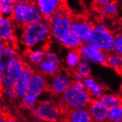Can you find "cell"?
Returning a JSON list of instances; mask_svg holds the SVG:
<instances>
[{"label":"cell","mask_w":122,"mask_h":122,"mask_svg":"<svg viewBox=\"0 0 122 122\" xmlns=\"http://www.w3.org/2000/svg\"><path fill=\"white\" fill-rule=\"evenodd\" d=\"M51 38L50 26L43 20L21 27L20 41L27 50L47 45Z\"/></svg>","instance_id":"6da1fadb"},{"label":"cell","mask_w":122,"mask_h":122,"mask_svg":"<svg viewBox=\"0 0 122 122\" xmlns=\"http://www.w3.org/2000/svg\"><path fill=\"white\" fill-rule=\"evenodd\" d=\"M16 26L23 27L43 20L35 2L18 0L15 2V6L11 17Z\"/></svg>","instance_id":"7a4b0ae2"},{"label":"cell","mask_w":122,"mask_h":122,"mask_svg":"<svg viewBox=\"0 0 122 122\" xmlns=\"http://www.w3.org/2000/svg\"><path fill=\"white\" fill-rule=\"evenodd\" d=\"M47 78L35 71L25 94L21 99V107L25 110H30L39 102L43 93L47 90Z\"/></svg>","instance_id":"3957f363"},{"label":"cell","mask_w":122,"mask_h":122,"mask_svg":"<svg viewBox=\"0 0 122 122\" xmlns=\"http://www.w3.org/2000/svg\"><path fill=\"white\" fill-rule=\"evenodd\" d=\"M73 17L66 9L65 6L56 12L50 20L51 36L56 41H61L70 32Z\"/></svg>","instance_id":"277c9868"},{"label":"cell","mask_w":122,"mask_h":122,"mask_svg":"<svg viewBox=\"0 0 122 122\" xmlns=\"http://www.w3.org/2000/svg\"><path fill=\"white\" fill-rule=\"evenodd\" d=\"M89 92L85 90H78L70 85L61 96L60 102L64 111L78 108H87L91 101Z\"/></svg>","instance_id":"5b68a950"},{"label":"cell","mask_w":122,"mask_h":122,"mask_svg":"<svg viewBox=\"0 0 122 122\" xmlns=\"http://www.w3.org/2000/svg\"><path fill=\"white\" fill-rule=\"evenodd\" d=\"M114 40L115 34L109 29L102 30L94 27L83 44L96 47L109 54L114 51Z\"/></svg>","instance_id":"8992f818"},{"label":"cell","mask_w":122,"mask_h":122,"mask_svg":"<svg viewBox=\"0 0 122 122\" xmlns=\"http://www.w3.org/2000/svg\"><path fill=\"white\" fill-rule=\"evenodd\" d=\"M30 111L35 118L43 122H57L63 113L54 101L43 99L36 104Z\"/></svg>","instance_id":"52a82bcc"},{"label":"cell","mask_w":122,"mask_h":122,"mask_svg":"<svg viewBox=\"0 0 122 122\" xmlns=\"http://www.w3.org/2000/svg\"><path fill=\"white\" fill-rule=\"evenodd\" d=\"M71 73L68 70H60L54 76L48 78L47 91L54 96H61L72 84Z\"/></svg>","instance_id":"ba28073f"},{"label":"cell","mask_w":122,"mask_h":122,"mask_svg":"<svg viewBox=\"0 0 122 122\" xmlns=\"http://www.w3.org/2000/svg\"><path fill=\"white\" fill-rule=\"evenodd\" d=\"M78 51L79 53L81 59L87 61L90 64L106 66L108 54L101 50L83 44L78 50Z\"/></svg>","instance_id":"9c48e42d"},{"label":"cell","mask_w":122,"mask_h":122,"mask_svg":"<svg viewBox=\"0 0 122 122\" xmlns=\"http://www.w3.org/2000/svg\"><path fill=\"white\" fill-rule=\"evenodd\" d=\"M26 65L27 64L22 58L19 56L16 58L8 67V68L4 70L2 86L13 87L21 74L22 73Z\"/></svg>","instance_id":"30bf717a"},{"label":"cell","mask_w":122,"mask_h":122,"mask_svg":"<svg viewBox=\"0 0 122 122\" xmlns=\"http://www.w3.org/2000/svg\"><path fill=\"white\" fill-rule=\"evenodd\" d=\"M0 40L7 45L16 46L18 38L16 34V25L11 19L0 16Z\"/></svg>","instance_id":"8fae6325"},{"label":"cell","mask_w":122,"mask_h":122,"mask_svg":"<svg viewBox=\"0 0 122 122\" xmlns=\"http://www.w3.org/2000/svg\"><path fill=\"white\" fill-rule=\"evenodd\" d=\"M35 3L43 17V21L48 25L53 14L65 6L61 0H37Z\"/></svg>","instance_id":"7c38bea8"},{"label":"cell","mask_w":122,"mask_h":122,"mask_svg":"<svg viewBox=\"0 0 122 122\" xmlns=\"http://www.w3.org/2000/svg\"><path fill=\"white\" fill-rule=\"evenodd\" d=\"M94 28L91 21L82 16L73 17L70 32L79 39L83 43Z\"/></svg>","instance_id":"4fadbf2b"},{"label":"cell","mask_w":122,"mask_h":122,"mask_svg":"<svg viewBox=\"0 0 122 122\" xmlns=\"http://www.w3.org/2000/svg\"><path fill=\"white\" fill-rule=\"evenodd\" d=\"M34 73L35 70L33 67H31L28 65L25 66L22 73L21 74L19 79L13 86V88L16 92V98L21 99L24 97Z\"/></svg>","instance_id":"5bb4252c"},{"label":"cell","mask_w":122,"mask_h":122,"mask_svg":"<svg viewBox=\"0 0 122 122\" xmlns=\"http://www.w3.org/2000/svg\"><path fill=\"white\" fill-rule=\"evenodd\" d=\"M87 110L90 113L92 121L105 122L107 118V110L99 99H92L87 106Z\"/></svg>","instance_id":"9a60e30c"},{"label":"cell","mask_w":122,"mask_h":122,"mask_svg":"<svg viewBox=\"0 0 122 122\" xmlns=\"http://www.w3.org/2000/svg\"><path fill=\"white\" fill-rule=\"evenodd\" d=\"M48 48L47 45L40 46L30 50H27L25 53V62L27 65L33 67H38L40 63L45 59V56Z\"/></svg>","instance_id":"2e32d148"},{"label":"cell","mask_w":122,"mask_h":122,"mask_svg":"<svg viewBox=\"0 0 122 122\" xmlns=\"http://www.w3.org/2000/svg\"><path fill=\"white\" fill-rule=\"evenodd\" d=\"M18 57L19 53L16 47L7 45L0 55V69L5 70Z\"/></svg>","instance_id":"e0dca14e"},{"label":"cell","mask_w":122,"mask_h":122,"mask_svg":"<svg viewBox=\"0 0 122 122\" xmlns=\"http://www.w3.org/2000/svg\"><path fill=\"white\" fill-rule=\"evenodd\" d=\"M66 122H92L87 108H78L66 112Z\"/></svg>","instance_id":"ac0fdd59"},{"label":"cell","mask_w":122,"mask_h":122,"mask_svg":"<svg viewBox=\"0 0 122 122\" xmlns=\"http://www.w3.org/2000/svg\"><path fill=\"white\" fill-rule=\"evenodd\" d=\"M37 67L38 73H41L47 78L54 76L61 70L60 67L56 65L55 64L49 61L47 59H45L43 61H41Z\"/></svg>","instance_id":"d6986e66"},{"label":"cell","mask_w":122,"mask_h":122,"mask_svg":"<svg viewBox=\"0 0 122 122\" xmlns=\"http://www.w3.org/2000/svg\"><path fill=\"white\" fill-rule=\"evenodd\" d=\"M99 100L107 110L121 105V97L116 93L104 92V94Z\"/></svg>","instance_id":"ffe728a7"},{"label":"cell","mask_w":122,"mask_h":122,"mask_svg":"<svg viewBox=\"0 0 122 122\" xmlns=\"http://www.w3.org/2000/svg\"><path fill=\"white\" fill-rule=\"evenodd\" d=\"M60 43L69 51H78L83 45V42L71 32H70Z\"/></svg>","instance_id":"44dd1931"},{"label":"cell","mask_w":122,"mask_h":122,"mask_svg":"<svg viewBox=\"0 0 122 122\" xmlns=\"http://www.w3.org/2000/svg\"><path fill=\"white\" fill-rule=\"evenodd\" d=\"M81 60V58L78 51H69L64 58V64L69 70L73 72L76 70Z\"/></svg>","instance_id":"7402d4cb"},{"label":"cell","mask_w":122,"mask_h":122,"mask_svg":"<svg viewBox=\"0 0 122 122\" xmlns=\"http://www.w3.org/2000/svg\"><path fill=\"white\" fill-rule=\"evenodd\" d=\"M106 66L116 71L118 73H121L122 70V56L115 53L114 52L109 53L107 56Z\"/></svg>","instance_id":"603a6c76"},{"label":"cell","mask_w":122,"mask_h":122,"mask_svg":"<svg viewBox=\"0 0 122 122\" xmlns=\"http://www.w3.org/2000/svg\"><path fill=\"white\" fill-rule=\"evenodd\" d=\"M15 2V0H0V16L11 19Z\"/></svg>","instance_id":"cb8c5ba5"},{"label":"cell","mask_w":122,"mask_h":122,"mask_svg":"<svg viewBox=\"0 0 122 122\" xmlns=\"http://www.w3.org/2000/svg\"><path fill=\"white\" fill-rule=\"evenodd\" d=\"M102 13L106 16H114L118 12V5L116 2L110 1L107 4L99 8Z\"/></svg>","instance_id":"d4e9b609"},{"label":"cell","mask_w":122,"mask_h":122,"mask_svg":"<svg viewBox=\"0 0 122 122\" xmlns=\"http://www.w3.org/2000/svg\"><path fill=\"white\" fill-rule=\"evenodd\" d=\"M107 122H122V105L108 110Z\"/></svg>","instance_id":"484cf974"},{"label":"cell","mask_w":122,"mask_h":122,"mask_svg":"<svg viewBox=\"0 0 122 122\" xmlns=\"http://www.w3.org/2000/svg\"><path fill=\"white\" fill-rule=\"evenodd\" d=\"M76 72L79 73L83 78L90 76L91 75V65L87 61L81 59L77 67L75 70Z\"/></svg>","instance_id":"4316f807"},{"label":"cell","mask_w":122,"mask_h":122,"mask_svg":"<svg viewBox=\"0 0 122 122\" xmlns=\"http://www.w3.org/2000/svg\"><path fill=\"white\" fill-rule=\"evenodd\" d=\"M88 92L91 99H100L104 94L105 90L102 85L98 84L96 87H94L90 91H88Z\"/></svg>","instance_id":"83f0119b"},{"label":"cell","mask_w":122,"mask_h":122,"mask_svg":"<svg viewBox=\"0 0 122 122\" xmlns=\"http://www.w3.org/2000/svg\"><path fill=\"white\" fill-rule=\"evenodd\" d=\"M0 91L2 95H4L7 98L10 100H13L16 98V92L13 87H10V86H2L0 87Z\"/></svg>","instance_id":"f1b7e54d"},{"label":"cell","mask_w":122,"mask_h":122,"mask_svg":"<svg viewBox=\"0 0 122 122\" xmlns=\"http://www.w3.org/2000/svg\"><path fill=\"white\" fill-rule=\"evenodd\" d=\"M45 59H47L49 61L55 64L56 65H57V66L61 67V59L59 58V56L57 55L55 52H53L52 51H50V50H48V51H47Z\"/></svg>","instance_id":"f546056e"},{"label":"cell","mask_w":122,"mask_h":122,"mask_svg":"<svg viewBox=\"0 0 122 122\" xmlns=\"http://www.w3.org/2000/svg\"><path fill=\"white\" fill-rule=\"evenodd\" d=\"M113 52L118 55H121L122 53V35L121 33L115 35Z\"/></svg>","instance_id":"4dcf8cb0"},{"label":"cell","mask_w":122,"mask_h":122,"mask_svg":"<svg viewBox=\"0 0 122 122\" xmlns=\"http://www.w3.org/2000/svg\"><path fill=\"white\" fill-rule=\"evenodd\" d=\"M83 83L84 85V90H87V92L90 91L94 87H96V86L98 84V81L95 79L94 78H92V76H88V77L84 78Z\"/></svg>","instance_id":"1f68e13d"},{"label":"cell","mask_w":122,"mask_h":122,"mask_svg":"<svg viewBox=\"0 0 122 122\" xmlns=\"http://www.w3.org/2000/svg\"><path fill=\"white\" fill-rule=\"evenodd\" d=\"M72 85L78 90H84V85L83 83V81H73Z\"/></svg>","instance_id":"d6a6232c"},{"label":"cell","mask_w":122,"mask_h":122,"mask_svg":"<svg viewBox=\"0 0 122 122\" xmlns=\"http://www.w3.org/2000/svg\"><path fill=\"white\" fill-rule=\"evenodd\" d=\"M71 76H72V79H73V81H83V79H84V78L79 73H78L77 72H76L75 70L71 73Z\"/></svg>","instance_id":"836d02e7"},{"label":"cell","mask_w":122,"mask_h":122,"mask_svg":"<svg viewBox=\"0 0 122 122\" xmlns=\"http://www.w3.org/2000/svg\"><path fill=\"white\" fill-rule=\"evenodd\" d=\"M110 2V0H97V1L96 2V5L99 8H101V7L104 6V5L107 4Z\"/></svg>","instance_id":"e575fe53"},{"label":"cell","mask_w":122,"mask_h":122,"mask_svg":"<svg viewBox=\"0 0 122 122\" xmlns=\"http://www.w3.org/2000/svg\"><path fill=\"white\" fill-rule=\"evenodd\" d=\"M4 122H19V121L18 119H16V118H14L13 116H6Z\"/></svg>","instance_id":"d590c367"},{"label":"cell","mask_w":122,"mask_h":122,"mask_svg":"<svg viewBox=\"0 0 122 122\" xmlns=\"http://www.w3.org/2000/svg\"><path fill=\"white\" fill-rule=\"evenodd\" d=\"M6 45H7V44L5 41H2L0 40V55H1L2 52L3 51V50L5 49Z\"/></svg>","instance_id":"8d00e7d4"},{"label":"cell","mask_w":122,"mask_h":122,"mask_svg":"<svg viewBox=\"0 0 122 122\" xmlns=\"http://www.w3.org/2000/svg\"><path fill=\"white\" fill-rule=\"evenodd\" d=\"M3 75H4V70H2L0 69V87H2V84Z\"/></svg>","instance_id":"74e56055"},{"label":"cell","mask_w":122,"mask_h":122,"mask_svg":"<svg viewBox=\"0 0 122 122\" xmlns=\"http://www.w3.org/2000/svg\"><path fill=\"white\" fill-rule=\"evenodd\" d=\"M6 115L4 113L3 115H2V116H1V117H0V122H4V121L5 120V118H6Z\"/></svg>","instance_id":"f35d334b"},{"label":"cell","mask_w":122,"mask_h":122,"mask_svg":"<svg viewBox=\"0 0 122 122\" xmlns=\"http://www.w3.org/2000/svg\"><path fill=\"white\" fill-rule=\"evenodd\" d=\"M4 114L3 112V108H2V105L1 104V102H0V117H1L2 115Z\"/></svg>","instance_id":"ab89813d"},{"label":"cell","mask_w":122,"mask_h":122,"mask_svg":"<svg viewBox=\"0 0 122 122\" xmlns=\"http://www.w3.org/2000/svg\"><path fill=\"white\" fill-rule=\"evenodd\" d=\"M34 122H43V121H40V120L36 119V120H35V121H34Z\"/></svg>","instance_id":"60d3db41"},{"label":"cell","mask_w":122,"mask_h":122,"mask_svg":"<svg viewBox=\"0 0 122 122\" xmlns=\"http://www.w3.org/2000/svg\"><path fill=\"white\" fill-rule=\"evenodd\" d=\"M105 122H107V121H105Z\"/></svg>","instance_id":"b9f144b4"},{"label":"cell","mask_w":122,"mask_h":122,"mask_svg":"<svg viewBox=\"0 0 122 122\" xmlns=\"http://www.w3.org/2000/svg\"><path fill=\"white\" fill-rule=\"evenodd\" d=\"M92 122H93V121H92Z\"/></svg>","instance_id":"7bdbcfd3"}]
</instances>
